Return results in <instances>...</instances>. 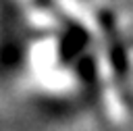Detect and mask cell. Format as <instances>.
Listing matches in <instances>:
<instances>
[{"mask_svg":"<svg viewBox=\"0 0 133 131\" xmlns=\"http://www.w3.org/2000/svg\"><path fill=\"white\" fill-rule=\"evenodd\" d=\"M89 42V35L87 31L81 27V25H69V29L62 33V40H60V46H58V56L62 62H71L75 60L83 48L87 46Z\"/></svg>","mask_w":133,"mask_h":131,"instance_id":"cell-2","label":"cell"},{"mask_svg":"<svg viewBox=\"0 0 133 131\" xmlns=\"http://www.w3.org/2000/svg\"><path fill=\"white\" fill-rule=\"evenodd\" d=\"M102 27H104V33H106V40H108V56H110V62L114 67V73L118 77H125L127 71H129V60H127L125 46H123V42L116 33L112 15H108V12L102 15Z\"/></svg>","mask_w":133,"mask_h":131,"instance_id":"cell-1","label":"cell"}]
</instances>
